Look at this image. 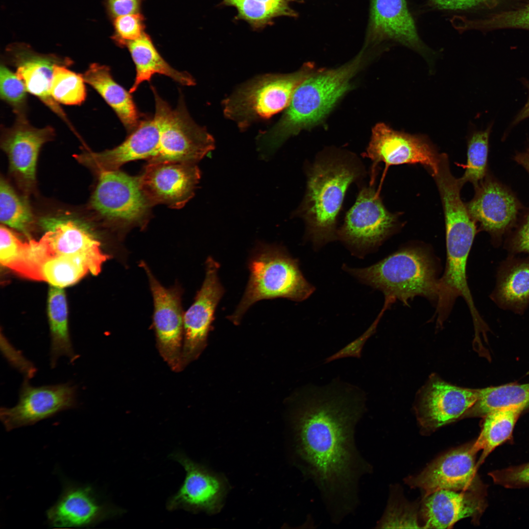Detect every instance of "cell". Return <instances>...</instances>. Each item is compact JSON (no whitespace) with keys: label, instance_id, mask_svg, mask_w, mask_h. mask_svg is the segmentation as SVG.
<instances>
[{"label":"cell","instance_id":"6da1fadb","mask_svg":"<svg viewBox=\"0 0 529 529\" xmlns=\"http://www.w3.org/2000/svg\"><path fill=\"white\" fill-rule=\"evenodd\" d=\"M352 396L329 390L312 392L292 417L299 467L316 486L336 524L356 512L361 480L373 470L355 442L363 408L361 399Z\"/></svg>","mask_w":529,"mask_h":529},{"label":"cell","instance_id":"7a4b0ae2","mask_svg":"<svg viewBox=\"0 0 529 529\" xmlns=\"http://www.w3.org/2000/svg\"><path fill=\"white\" fill-rule=\"evenodd\" d=\"M364 53L336 69L314 72L296 88L280 120L258 137L263 157L272 154L290 136L321 121L349 89L351 78L360 68Z\"/></svg>","mask_w":529,"mask_h":529},{"label":"cell","instance_id":"3957f363","mask_svg":"<svg viewBox=\"0 0 529 529\" xmlns=\"http://www.w3.org/2000/svg\"><path fill=\"white\" fill-rule=\"evenodd\" d=\"M362 172L354 157L342 155L321 157L309 169L306 194L294 215L305 220L315 246L337 238V217L345 193Z\"/></svg>","mask_w":529,"mask_h":529},{"label":"cell","instance_id":"277c9868","mask_svg":"<svg viewBox=\"0 0 529 529\" xmlns=\"http://www.w3.org/2000/svg\"><path fill=\"white\" fill-rule=\"evenodd\" d=\"M248 262L250 276L243 296L228 317L239 324L247 310L263 299L285 298L302 301L314 291L303 276L296 259L281 246L259 243Z\"/></svg>","mask_w":529,"mask_h":529},{"label":"cell","instance_id":"5b68a950","mask_svg":"<svg viewBox=\"0 0 529 529\" xmlns=\"http://www.w3.org/2000/svg\"><path fill=\"white\" fill-rule=\"evenodd\" d=\"M344 270L361 282L382 291L385 299L407 304L415 296L437 297L438 281L430 256L417 248L397 251L364 268L344 265Z\"/></svg>","mask_w":529,"mask_h":529},{"label":"cell","instance_id":"8992f818","mask_svg":"<svg viewBox=\"0 0 529 529\" xmlns=\"http://www.w3.org/2000/svg\"><path fill=\"white\" fill-rule=\"evenodd\" d=\"M314 72L313 66L306 65L292 73L265 74L252 79L225 100L224 115L242 129L269 118L288 107L297 86Z\"/></svg>","mask_w":529,"mask_h":529},{"label":"cell","instance_id":"52a82bcc","mask_svg":"<svg viewBox=\"0 0 529 529\" xmlns=\"http://www.w3.org/2000/svg\"><path fill=\"white\" fill-rule=\"evenodd\" d=\"M91 203L121 237L132 227H143L152 206L142 190L139 176H131L119 169L99 173Z\"/></svg>","mask_w":529,"mask_h":529},{"label":"cell","instance_id":"ba28073f","mask_svg":"<svg viewBox=\"0 0 529 529\" xmlns=\"http://www.w3.org/2000/svg\"><path fill=\"white\" fill-rule=\"evenodd\" d=\"M397 216L384 205L379 190L371 186L360 191L356 201L346 214L337 231V238L358 254L378 247L394 230Z\"/></svg>","mask_w":529,"mask_h":529},{"label":"cell","instance_id":"9c48e42d","mask_svg":"<svg viewBox=\"0 0 529 529\" xmlns=\"http://www.w3.org/2000/svg\"><path fill=\"white\" fill-rule=\"evenodd\" d=\"M139 266L146 274L153 297L152 323L158 350L172 370L180 372L183 369L182 289L177 284L169 288L164 287L144 261H140Z\"/></svg>","mask_w":529,"mask_h":529},{"label":"cell","instance_id":"30bf717a","mask_svg":"<svg viewBox=\"0 0 529 529\" xmlns=\"http://www.w3.org/2000/svg\"><path fill=\"white\" fill-rule=\"evenodd\" d=\"M364 156L372 162L371 185L374 182L380 162L385 164V169L391 165L419 163L434 176L438 172L440 157L423 138L394 130L383 123L373 128Z\"/></svg>","mask_w":529,"mask_h":529},{"label":"cell","instance_id":"8fae6325","mask_svg":"<svg viewBox=\"0 0 529 529\" xmlns=\"http://www.w3.org/2000/svg\"><path fill=\"white\" fill-rule=\"evenodd\" d=\"M478 394V389L458 386L432 375L416 396L414 409L420 426L429 432L462 419Z\"/></svg>","mask_w":529,"mask_h":529},{"label":"cell","instance_id":"7c38bea8","mask_svg":"<svg viewBox=\"0 0 529 529\" xmlns=\"http://www.w3.org/2000/svg\"><path fill=\"white\" fill-rule=\"evenodd\" d=\"M24 379L19 400L11 408L2 407L0 418L7 431L32 425L77 406L76 387L70 383L33 386Z\"/></svg>","mask_w":529,"mask_h":529},{"label":"cell","instance_id":"4fadbf2b","mask_svg":"<svg viewBox=\"0 0 529 529\" xmlns=\"http://www.w3.org/2000/svg\"><path fill=\"white\" fill-rule=\"evenodd\" d=\"M477 450L474 443L468 444L441 456L419 474L408 478L411 487L419 488L425 497L440 490L482 491L477 474Z\"/></svg>","mask_w":529,"mask_h":529},{"label":"cell","instance_id":"5bb4252c","mask_svg":"<svg viewBox=\"0 0 529 529\" xmlns=\"http://www.w3.org/2000/svg\"><path fill=\"white\" fill-rule=\"evenodd\" d=\"M205 265L203 283L183 316V368L196 360L205 348L216 308L224 292L217 275L219 264L209 257Z\"/></svg>","mask_w":529,"mask_h":529},{"label":"cell","instance_id":"9a60e30c","mask_svg":"<svg viewBox=\"0 0 529 529\" xmlns=\"http://www.w3.org/2000/svg\"><path fill=\"white\" fill-rule=\"evenodd\" d=\"M475 188L473 198L466 204L468 212L498 244L515 226L522 205L510 189L490 175Z\"/></svg>","mask_w":529,"mask_h":529},{"label":"cell","instance_id":"2e32d148","mask_svg":"<svg viewBox=\"0 0 529 529\" xmlns=\"http://www.w3.org/2000/svg\"><path fill=\"white\" fill-rule=\"evenodd\" d=\"M139 177L142 190L152 206L163 204L178 209L193 196L201 172L195 163H148Z\"/></svg>","mask_w":529,"mask_h":529},{"label":"cell","instance_id":"e0dca14e","mask_svg":"<svg viewBox=\"0 0 529 529\" xmlns=\"http://www.w3.org/2000/svg\"><path fill=\"white\" fill-rule=\"evenodd\" d=\"M387 42L401 45L424 57L432 52L420 37L406 0H370L364 48Z\"/></svg>","mask_w":529,"mask_h":529},{"label":"cell","instance_id":"ac0fdd59","mask_svg":"<svg viewBox=\"0 0 529 529\" xmlns=\"http://www.w3.org/2000/svg\"><path fill=\"white\" fill-rule=\"evenodd\" d=\"M39 223L45 232L42 237L49 256L83 257L93 274L99 273L109 256L101 251L100 242L88 224L69 216L43 217Z\"/></svg>","mask_w":529,"mask_h":529},{"label":"cell","instance_id":"d6986e66","mask_svg":"<svg viewBox=\"0 0 529 529\" xmlns=\"http://www.w3.org/2000/svg\"><path fill=\"white\" fill-rule=\"evenodd\" d=\"M8 63L16 69V74L24 83L27 92L38 98L59 116L73 130V127L62 108L50 93L53 67L56 64L71 66L73 62L67 57L54 54H42L29 45L14 43L5 49Z\"/></svg>","mask_w":529,"mask_h":529},{"label":"cell","instance_id":"ffe728a7","mask_svg":"<svg viewBox=\"0 0 529 529\" xmlns=\"http://www.w3.org/2000/svg\"><path fill=\"white\" fill-rule=\"evenodd\" d=\"M55 135L50 126H32L26 115L16 116L13 125L3 130L1 146L7 154L11 172L25 190L35 184L37 158L42 145Z\"/></svg>","mask_w":529,"mask_h":529},{"label":"cell","instance_id":"44dd1931","mask_svg":"<svg viewBox=\"0 0 529 529\" xmlns=\"http://www.w3.org/2000/svg\"><path fill=\"white\" fill-rule=\"evenodd\" d=\"M185 469L186 475L178 492L168 500L169 510L183 509L214 514L219 511L227 491L223 478L192 460L180 452L171 455Z\"/></svg>","mask_w":529,"mask_h":529},{"label":"cell","instance_id":"7402d4cb","mask_svg":"<svg viewBox=\"0 0 529 529\" xmlns=\"http://www.w3.org/2000/svg\"><path fill=\"white\" fill-rule=\"evenodd\" d=\"M117 513L113 507L100 503L90 486L67 484L47 517L52 528H79L95 525Z\"/></svg>","mask_w":529,"mask_h":529},{"label":"cell","instance_id":"603a6c76","mask_svg":"<svg viewBox=\"0 0 529 529\" xmlns=\"http://www.w3.org/2000/svg\"><path fill=\"white\" fill-rule=\"evenodd\" d=\"M482 492L440 490L426 496L423 528H450L461 519L480 517L486 508Z\"/></svg>","mask_w":529,"mask_h":529},{"label":"cell","instance_id":"cb8c5ba5","mask_svg":"<svg viewBox=\"0 0 529 529\" xmlns=\"http://www.w3.org/2000/svg\"><path fill=\"white\" fill-rule=\"evenodd\" d=\"M86 83L93 87L114 111L127 131L132 132L138 125L141 115L129 91L112 77L110 68L94 63L82 74Z\"/></svg>","mask_w":529,"mask_h":529},{"label":"cell","instance_id":"d4e9b609","mask_svg":"<svg viewBox=\"0 0 529 529\" xmlns=\"http://www.w3.org/2000/svg\"><path fill=\"white\" fill-rule=\"evenodd\" d=\"M491 298L502 308L524 313L529 304V257H509L502 264Z\"/></svg>","mask_w":529,"mask_h":529},{"label":"cell","instance_id":"484cf974","mask_svg":"<svg viewBox=\"0 0 529 529\" xmlns=\"http://www.w3.org/2000/svg\"><path fill=\"white\" fill-rule=\"evenodd\" d=\"M126 47L136 68L134 83L129 91L130 93L135 92L143 82L150 81L156 74L167 76L182 85L195 84V80L188 72L175 70L165 61L145 32L138 39L129 42Z\"/></svg>","mask_w":529,"mask_h":529},{"label":"cell","instance_id":"4316f807","mask_svg":"<svg viewBox=\"0 0 529 529\" xmlns=\"http://www.w3.org/2000/svg\"><path fill=\"white\" fill-rule=\"evenodd\" d=\"M48 313L50 333V361L54 367L58 359L68 357L71 362L78 358L70 338L66 295L62 288L51 286L48 298Z\"/></svg>","mask_w":529,"mask_h":529},{"label":"cell","instance_id":"83f0119b","mask_svg":"<svg viewBox=\"0 0 529 529\" xmlns=\"http://www.w3.org/2000/svg\"><path fill=\"white\" fill-rule=\"evenodd\" d=\"M162 145L159 124L153 116L140 120L127 138L118 146L117 153L123 164L143 159L148 163H156Z\"/></svg>","mask_w":529,"mask_h":529},{"label":"cell","instance_id":"f1b7e54d","mask_svg":"<svg viewBox=\"0 0 529 529\" xmlns=\"http://www.w3.org/2000/svg\"><path fill=\"white\" fill-rule=\"evenodd\" d=\"M529 406V384H509L478 389L474 404L462 417H484L501 409H521Z\"/></svg>","mask_w":529,"mask_h":529},{"label":"cell","instance_id":"f546056e","mask_svg":"<svg viewBox=\"0 0 529 529\" xmlns=\"http://www.w3.org/2000/svg\"><path fill=\"white\" fill-rule=\"evenodd\" d=\"M297 0H222L223 5L236 8V20H242L254 30L262 29L280 17H297L291 6Z\"/></svg>","mask_w":529,"mask_h":529},{"label":"cell","instance_id":"4dcf8cb0","mask_svg":"<svg viewBox=\"0 0 529 529\" xmlns=\"http://www.w3.org/2000/svg\"><path fill=\"white\" fill-rule=\"evenodd\" d=\"M523 411L516 409H498L483 417L481 432L474 442L477 451H482L478 466L497 447L510 438L515 425Z\"/></svg>","mask_w":529,"mask_h":529},{"label":"cell","instance_id":"1f68e13d","mask_svg":"<svg viewBox=\"0 0 529 529\" xmlns=\"http://www.w3.org/2000/svg\"><path fill=\"white\" fill-rule=\"evenodd\" d=\"M89 270V262L83 257L49 256L39 266L36 280L45 281L51 286L62 288L75 283Z\"/></svg>","mask_w":529,"mask_h":529},{"label":"cell","instance_id":"d6a6232c","mask_svg":"<svg viewBox=\"0 0 529 529\" xmlns=\"http://www.w3.org/2000/svg\"><path fill=\"white\" fill-rule=\"evenodd\" d=\"M0 220L1 223L22 233L28 240H31L29 232L34 218L29 204L2 177L0 183Z\"/></svg>","mask_w":529,"mask_h":529},{"label":"cell","instance_id":"836d02e7","mask_svg":"<svg viewBox=\"0 0 529 529\" xmlns=\"http://www.w3.org/2000/svg\"><path fill=\"white\" fill-rule=\"evenodd\" d=\"M63 64L53 67L50 93L59 103L68 105H81L87 96L85 81L82 74L77 73Z\"/></svg>","mask_w":529,"mask_h":529},{"label":"cell","instance_id":"e575fe53","mask_svg":"<svg viewBox=\"0 0 529 529\" xmlns=\"http://www.w3.org/2000/svg\"><path fill=\"white\" fill-rule=\"evenodd\" d=\"M491 126L485 130L474 132L468 142L466 170L459 179L461 185L471 182L475 188L487 175L489 138Z\"/></svg>","mask_w":529,"mask_h":529},{"label":"cell","instance_id":"d590c367","mask_svg":"<svg viewBox=\"0 0 529 529\" xmlns=\"http://www.w3.org/2000/svg\"><path fill=\"white\" fill-rule=\"evenodd\" d=\"M471 30L486 31L503 28L529 30V1L513 9L500 12L485 17L471 19L468 22Z\"/></svg>","mask_w":529,"mask_h":529},{"label":"cell","instance_id":"8d00e7d4","mask_svg":"<svg viewBox=\"0 0 529 529\" xmlns=\"http://www.w3.org/2000/svg\"><path fill=\"white\" fill-rule=\"evenodd\" d=\"M27 91L23 81L4 64L0 66V96L16 116L26 115Z\"/></svg>","mask_w":529,"mask_h":529},{"label":"cell","instance_id":"74e56055","mask_svg":"<svg viewBox=\"0 0 529 529\" xmlns=\"http://www.w3.org/2000/svg\"><path fill=\"white\" fill-rule=\"evenodd\" d=\"M144 21L141 12L116 18L112 21L114 32L111 39L119 47H126L129 42L138 39L145 32Z\"/></svg>","mask_w":529,"mask_h":529},{"label":"cell","instance_id":"f35d334b","mask_svg":"<svg viewBox=\"0 0 529 529\" xmlns=\"http://www.w3.org/2000/svg\"><path fill=\"white\" fill-rule=\"evenodd\" d=\"M509 232L506 249L512 253H529V208L522 211Z\"/></svg>","mask_w":529,"mask_h":529},{"label":"cell","instance_id":"ab89813d","mask_svg":"<svg viewBox=\"0 0 529 529\" xmlns=\"http://www.w3.org/2000/svg\"><path fill=\"white\" fill-rule=\"evenodd\" d=\"M490 476L495 483L505 488L529 486V462L494 471Z\"/></svg>","mask_w":529,"mask_h":529},{"label":"cell","instance_id":"60d3db41","mask_svg":"<svg viewBox=\"0 0 529 529\" xmlns=\"http://www.w3.org/2000/svg\"><path fill=\"white\" fill-rule=\"evenodd\" d=\"M504 0H428V5L434 9L455 12H469L479 9H492Z\"/></svg>","mask_w":529,"mask_h":529},{"label":"cell","instance_id":"b9f144b4","mask_svg":"<svg viewBox=\"0 0 529 529\" xmlns=\"http://www.w3.org/2000/svg\"><path fill=\"white\" fill-rule=\"evenodd\" d=\"M0 261L1 264L9 268L18 258L24 242L5 226L0 229Z\"/></svg>","mask_w":529,"mask_h":529},{"label":"cell","instance_id":"7bdbcfd3","mask_svg":"<svg viewBox=\"0 0 529 529\" xmlns=\"http://www.w3.org/2000/svg\"><path fill=\"white\" fill-rule=\"evenodd\" d=\"M1 350L9 364L22 373L24 379L33 377L36 373L34 364L15 348L4 337H1Z\"/></svg>","mask_w":529,"mask_h":529},{"label":"cell","instance_id":"ee69618b","mask_svg":"<svg viewBox=\"0 0 529 529\" xmlns=\"http://www.w3.org/2000/svg\"><path fill=\"white\" fill-rule=\"evenodd\" d=\"M388 306L385 304L381 313L370 327L360 337L345 346L338 352L327 358L325 362L347 357L360 358L362 347L367 340L375 332L378 324Z\"/></svg>","mask_w":529,"mask_h":529},{"label":"cell","instance_id":"f6af8a7d","mask_svg":"<svg viewBox=\"0 0 529 529\" xmlns=\"http://www.w3.org/2000/svg\"><path fill=\"white\" fill-rule=\"evenodd\" d=\"M144 0H103L108 16L113 21L122 15L140 12Z\"/></svg>","mask_w":529,"mask_h":529},{"label":"cell","instance_id":"bcb514c9","mask_svg":"<svg viewBox=\"0 0 529 529\" xmlns=\"http://www.w3.org/2000/svg\"><path fill=\"white\" fill-rule=\"evenodd\" d=\"M514 159L529 173V147L524 152L516 153Z\"/></svg>","mask_w":529,"mask_h":529},{"label":"cell","instance_id":"7dc6e473","mask_svg":"<svg viewBox=\"0 0 529 529\" xmlns=\"http://www.w3.org/2000/svg\"><path fill=\"white\" fill-rule=\"evenodd\" d=\"M529 91V83L527 84ZM529 118V96L524 106L520 111L513 120L512 125H515L523 120Z\"/></svg>","mask_w":529,"mask_h":529}]
</instances>
